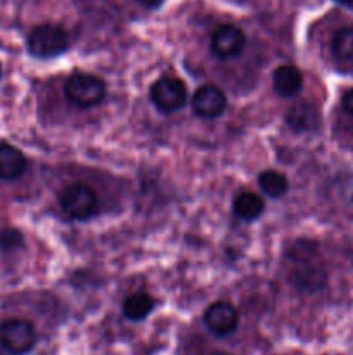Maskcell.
<instances>
[{
	"label": "cell",
	"instance_id": "1",
	"mask_svg": "<svg viewBox=\"0 0 353 355\" xmlns=\"http://www.w3.org/2000/svg\"><path fill=\"white\" fill-rule=\"evenodd\" d=\"M287 279L303 293L320 291L327 283V270L317 245L311 241H298L291 246L286 259Z\"/></svg>",
	"mask_w": 353,
	"mask_h": 355
},
{
	"label": "cell",
	"instance_id": "2",
	"mask_svg": "<svg viewBox=\"0 0 353 355\" xmlns=\"http://www.w3.org/2000/svg\"><path fill=\"white\" fill-rule=\"evenodd\" d=\"M69 35L59 24L45 23L35 26L28 35V51L35 58H55L68 51Z\"/></svg>",
	"mask_w": 353,
	"mask_h": 355
},
{
	"label": "cell",
	"instance_id": "3",
	"mask_svg": "<svg viewBox=\"0 0 353 355\" xmlns=\"http://www.w3.org/2000/svg\"><path fill=\"white\" fill-rule=\"evenodd\" d=\"M62 211L73 220H89L99 210V198L85 184H71L59 198Z\"/></svg>",
	"mask_w": 353,
	"mask_h": 355
},
{
	"label": "cell",
	"instance_id": "4",
	"mask_svg": "<svg viewBox=\"0 0 353 355\" xmlns=\"http://www.w3.org/2000/svg\"><path fill=\"white\" fill-rule=\"evenodd\" d=\"M64 94L73 104L80 107L97 106L104 99L106 87L104 82L97 76L89 73H73L64 85Z\"/></svg>",
	"mask_w": 353,
	"mask_h": 355
},
{
	"label": "cell",
	"instance_id": "5",
	"mask_svg": "<svg viewBox=\"0 0 353 355\" xmlns=\"http://www.w3.org/2000/svg\"><path fill=\"white\" fill-rule=\"evenodd\" d=\"M37 343L33 324L24 319H7L0 322V347L14 355L30 352Z\"/></svg>",
	"mask_w": 353,
	"mask_h": 355
},
{
	"label": "cell",
	"instance_id": "6",
	"mask_svg": "<svg viewBox=\"0 0 353 355\" xmlns=\"http://www.w3.org/2000/svg\"><path fill=\"white\" fill-rule=\"evenodd\" d=\"M151 101L163 113H173L187 103V87L175 76H163L151 87Z\"/></svg>",
	"mask_w": 353,
	"mask_h": 355
},
{
	"label": "cell",
	"instance_id": "7",
	"mask_svg": "<svg viewBox=\"0 0 353 355\" xmlns=\"http://www.w3.org/2000/svg\"><path fill=\"white\" fill-rule=\"evenodd\" d=\"M204 324L213 335L227 336L235 331L239 324V314L228 302H215L204 312Z\"/></svg>",
	"mask_w": 353,
	"mask_h": 355
},
{
	"label": "cell",
	"instance_id": "8",
	"mask_svg": "<svg viewBox=\"0 0 353 355\" xmlns=\"http://www.w3.org/2000/svg\"><path fill=\"white\" fill-rule=\"evenodd\" d=\"M246 47V35L234 24H224L211 37V51L217 58L230 59L241 54Z\"/></svg>",
	"mask_w": 353,
	"mask_h": 355
},
{
	"label": "cell",
	"instance_id": "9",
	"mask_svg": "<svg viewBox=\"0 0 353 355\" xmlns=\"http://www.w3.org/2000/svg\"><path fill=\"white\" fill-rule=\"evenodd\" d=\"M192 107L199 116L217 118L227 107V97L218 87L203 85L194 92Z\"/></svg>",
	"mask_w": 353,
	"mask_h": 355
},
{
	"label": "cell",
	"instance_id": "10",
	"mask_svg": "<svg viewBox=\"0 0 353 355\" xmlns=\"http://www.w3.org/2000/svg\"><path fill=\"white\" fill-rule=\"evenodd\" d=\"M273 89L279 96L293 97L303 89V75L300 69L293 64H282L275 69L272 76Z\"/></svg>",
	"mask_w": 353,
	"mask_h": 355
},
{
	"label": "cell",
	"instance_id": "11",
	"mask_svg": "<svg viewBox=\"0 0 353 355\" xmlns=\"http://www.w3.org/2000/svg\"><path fill=\"white\" fill-rule=\"evenodd\" d=\"M26 170V158L23 153L7 142H0V179L16 180Z\"/></svg>",
	"mask_w": 353,
	"mask_h": 355
},
{
	"label": "cell",
	"instance_id": "12",
	"mask_svg": "<svg viewBox=\"0 0 353 355\" xmlns=\"http://www.w3.org/2000/svg\"><path fill=\"white\" fill-rule=\"evenodd\" d=\"M286 123L296 132L311 130L318 125L317 107L311 103H307V101L293 104L286 113Z\"/></svg>",
	"mask_w": 353,
	"mask_h": 355
},
{
	"label": "cell",
	"instance_id": "13",
	"mask_svg": "<svg viewBox=\"0 0 353 355\" xmlns=\"http://www.w3.org/2000/svg\"><path fill=\"white\" fill-rule=\"evenodd\" d=\"M331 47L339 66L353 71V26L339 30L332 38Z\"/></svg>",
	"mask_w": 353,
	"mask_h": 355
},
{
	"label": "cell",
	"instance_id": "14",
	"mask_svg": "<svg viewBox=\"0 0 353 355\" xmlns=\"http://www.w3.org/2000/svg\"><path fill=\"white\" fill-rule=\"evenodd\" d=\"M263 208H265V205H263L262 198L251 191H244L234 201L235 214L244 220H255L256 217L263 214Z\"/></svg>",
	"mask_w": 353,
	"mask_h": 355
},
{
	"label": "cell",
	"instance_id": "15",
	"mask_svg": "<svg viewBox=\"0 0 353 355\" xmlns=\"http://www.w3.org/2000/svg\"><path fill=\"white\" fill-rule=\"evenodd\" d=\"M152 309H154V298L145 293H137L125 300L123 314L130 321H142L151 314Z\"/></svg>",
	"mask_w": 353,
	"mask_h": 355
},
{
	"label": "cell",
	"instance_id": "16",
	"mask_svg": "<svg viewBox=\"0 0 353 355\" xmlns=\"http://www.w3.org/2000/svg\"><path fill=\"white\" fill-rule=\"evenodd\" d=\"M258 184L262 187V191L265 194L272 198H280L284 196V193L287 191L289 184H287V179L282 175V173L275 172V170H265V172L260 173Z\"/></svg>",
	"mask_w": 353,
	"mask_h": 355
},
{
	"label": "cell",
	"instance_id": "17",
	"mask_svg": "<svg viewBox=\"0 0 353 355\" xmlns=\"http://www.w3.org/2000/svg\"><path fill=\"white\" fill-rule=\"evenodd\" d=\"M23 245V236L19 231L14 229H3L0 231V250L2 252H12Z\"/></svg>",
	"mask_w": 353,
	"mask_h": 355
},
{
	"label": "cell",
	"instance_id": "18",
	"mask_svg": "<svg viewBox=\"0 0 353 355\" xmlns=\"http://www.w3.org/2000/svg\"><path fill=\"white\" fill-rule=\"evenodd\" d=\"M343 107L353 116V89H350L348 92L343 96Z\"/></svg>",
	"mask_w": 353,
	"mask_h": 355
},
{
	"label": "cell",
	"instance_id": "19",
	"mask_svg": "<svg viewBox=\"0 0 353 355\" xmlns=\"http://www.w3.org/2000/svg\"><path fill=\"white\" fill-rule=\"evenodd\" d=\"M138 3H142L144 7H149V9H156L163 3V0H137Z\"/></svg>",
	"mask_w": 353,
	"mask_h": 355
},
{
	"label": "cell",
	"instance_id": "20",
	"mask_svg": "<svg viewBox=\"0 0 353 355\" xmlns=\"http://www.w3.org/2000/svg\"><path fill=\"white\" fill-rule=\"evenodd\" d=\"M336 2L343 3V6H352V3H353V0H336Z\"/></svg>",
	"mask_w": 353,
	"mask_h": 355
},
{
	"label": "cell",
	"instance_id": "21",
	"mask_svg": "<svg viewBox=\"0 0 353 355\" xmlns=\"http://www.w3.org/2000/svg\"><path fill=\"white\" fill-rule=\"evenodd\" d=\"M211 355H230V354H227V352H213Z\"/></svg>",
	"mask_w": 353,
	"mask_h": 355
},
{
	"label": "cell",
	"instance_id": "22",
	"mask_svg": "<svg viewBox=\"0 0 353 355\" xmlns=\"http://www.w3.org/2000/svg\"><path fill=\"white\" fill-rule=\"evenodd\" d=\"M0 76H2V66H0Z\"/></svg>",
	"mask_w": 353,
	"mask_h": 355
}]
</instances>
